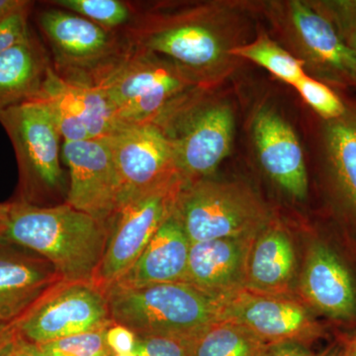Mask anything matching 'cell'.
Masks as SVG:
<instances>
[{"instance_id":"6da1fadb","label":"cell","mask_w":356,"mask_h":356,"mask_svg":"<svg viewBox=\"0 0 356 356\" xmlns=\"http://www.w3.org/2000/svg\"><path fill=\"white\" fill-rule=\"evenodd\" d=\"M134 4V19L122 31L129 43L168 58L201 88H214L238 67L232 51L248 42L241 4Z\"/></svg>"},{"instance_id":"7a4b0ae2","label":"cell","mask_w":356,"mask_h":356,"mask_svg":"<svg viewBox=\"0 0 356 356\" xmlns=\"http://www.w3.org/2000/svg\"><path fill=\"white\" fill-rule=\"evenodd\" d=\"M3 245H17L50 261L67 281H92L109 236V225L67 203L10 202Z\"/></svg>"},{"instance_id":"3957f363","label":"cell","mask_w":356,"mask_h":356,"mask_svg":"<svg viewBox=\"0 0 356 356\" xmlns=\"http://www.w3.org/2000/svg\"><path fill=\"white\" fill-rule=\"evenodd\" d=\"M110 315L137 337H168L188 341L221 320L222 296L188 283H163L106 290Z\"/></svg>"},{"instance_id":"277c9868","label":"cell","mask_w":356,"mask_h":356,"mask_svg":"<svg viewBox=\"0 0 356 356\" xmlns=\"http://www.w3.org/2000/svg\"><path fill=\"white\" fill-rule=\"evenodd\" d=\"M198 88L154 122L172 145L178 172L185 182L210 177L228 158L235 136L229 103Z\"/></svg>"},{"instance_id":"5b68a950","label":"cell","mask_w":356,"mask_h":356,"mask_svg":"<svg viewBox=\"0 0 356 356\" xmlns=\"http://www.w3.org/2000/svg\"><path fill=\"white\" fill-rule=\"evenodd\" d=\"M96 88L123 125L154 123L188 93L204 88L168 58L131 44Z\"/></svg>"},{"instance_id":"8992f818","label":"cell","mask_w":356,"mask_h":356,"mask_svg":"<svg viewBox=\"0 0 356 356\" xmlns=\"http://www.w3.org/2000/svg\"><path fill=\"white\" fill-rule=\"evenodd\" d=\"M173 213L191 243L252 238L274 218L247 184L210 177L185 182Z\"/></svg>"},{"instance_id":"52a82bcc","label":"cell","mask_w":356,"mask_h":356,"mask_svg":"<svg viewBox=\"0 0 356 356\" xmlns=\"http://www.w3.org/2000/svg\"><path fill=\"white\" fill-rule=\"evenodd\" d=\"M0 124L13 143L18 170V202L47 206L65 191L60 135L50 105L41 98L0 111ZM67 199V198H65Z\"/></svg>"},{"instance_id":"ba28073f","label":"cell","mask_w":356,"mask_h":356,"mask_svg":"<svg viewBox=\"0 0 356 356\" xmlns=\"http://www.w3.org/2000/svg\"><path fill=\"white\" fill-rule=\"evenodd\" d=\"M49 6L37 14L36 21L56 74L70 83L97 86L130 46L123 32Z\"/></svg>"},{"instance_id":"9c48e42d","label":"cell","mask_w":356,"mask_h":356,"mask_svg":"<svg viewBox=\"0 0 356 356\" xmlns=\"http://www.w3.org/2000/svg\"><path fill=\"white\" fill-rule=\"evenodd\" d=\"M266 13L305 67L323 81L356 86L355 54L312 1L269 2Z\"/></svg>"},{"instance_id":"30bf717a","label":"cell","mask_w":356,"mask_h":356,"mask_svg":"<svg viewBox=\"0 0 356 356\" xmlns=\"http://www.w3.org/2000/svg\"><path fill=\"white\" fill-rule=\"evenodd\" d=\"M184 184V179H177L120 204L109 222L106 248L92 278L103 291L106 292L137 261L159 227L172 214Z\"/></svg>"},{"instance_id":"8fae6325","label":"cell","mask_w":356,"mask_h":356,"mask_svg":"<svg viewBox=\"0 0 356 356\" xmlns=\"http://www.w3.org/2000/svg\"><path fill=\"white\" fill-rule=\"evenodd\" d=\"M18 336L37 346L113 324L106 292L92 281L62 280L13 321Z\"/></svg>"},{"instance_id":"7c38bea8","label":"cell","mask_w":356,"mask_h":356,"mask_svg":"<svg viewBox=\"0 0 356 356\" xmlns=\"http://www.w3.org/2000/svg\"><path fill=\"white\" fill-rule=\"evenodd\" d=\"M221 320L242 325L267 346L310 348L325 337L322 324L298 295H271L243 288L222 296Z\"/></svg>"},{"instance_id":"4fadbf2b","label":"cell","mask_w":356,"mask_h":356,"mask_svg":"<svg viewBox=\"0 0 356 356\" xmlns=\"http://www.w3.org/2000/svg\"><path fill=\"white\" fill-rule=\"evenodd\" d=\"M107 139L120 184L119 206L142 192L182 179L172 145L154 124L123 125Z\"/></svg>"},{"instance_id":"5bb4252c","label":"cell","mask_w":356,"mask_h":356,"mask_svg":"<svg viewBox=\"0 0 356 356\" xmlns=\"http://www.w3.org/2000/svg\"><path fill=\"white\" fill-rule=\"evenodd\" d=\"M62 156L70 175L65 202L109 225L120 202V184L108 139L64 142Z\"/></svg>"},{"instance_id":"9a60e30c","label":"cell","mask_w":356,"mask_h":356,"mask_svg":"<svg viewBox=\"0 0 356 356\" xmlns=\"http://www.w3.org/2000/svg\"><path fill=\"white\" fill-rule=\"evenodd\" d=\"M39 98L50 105L64 142L108 138L123 126L99 88L65 81L53 67Z\"/></svg>"},{"instance_id":"2e32d148","label":"cell","mask_w":356,"mask_h":356,"mask_svg":"<svg viewBox=\"0 0 356 356\" xmlns=\"http://www.w3.org/2000/svg\"><path fill=\"white\" fill-rule=\"evenodd\" d=\"M252 136L264 173L281 191L295 200H305L309 180L304 152L289 122L277 111L262 107L254 114Z\"/></svg>"},{"instance_id":"e0dca14e","label":"cell","mask_w":356,"mask_h":356,"mask_svg":"<svg viewBox=\"0 0 356 356\" xmlns=\"http://www.w3.org/2000/svg\"><path fill=\"white\" fill-rule=\"evenodd\" d=\"M297 295L313 312L337 321L356 317V285L339 254L322 242L307 250Z\"/></svg>"},{"instance_id":"ac0fdd59","label":"cell","mask_w":356,"mask_h":356,"mask_svg":"<svg viewBox=\"0 0 356 356\" xmlns=\"http://www.w3.org/2000/svg\"><path fill=\"white\" fill-rule=\"evenodd\" d=\"M298 261L289 231L273 218L255 235L248 254L245 289L271 295H297Z\"/></svg>"},{"instance_id":"d6986e66","label":"cell","mask_w":356,"mask_h":356,"mask_svg":"<svg viewBox=\"0 0 356 356\" xmlns=\"http://www.w3.org/2000/svg\"><path fill=\"white\" fill-rule=\"evenodd\" d=\"M254 236L191 243L185 283L218 297L245 288Z\"/></svg>"},{"instance_id":"ffe728a7","label":"cell","mask_w":356,"mask_h":356,"mask_svg":"<svg viewBox=\"0 0 356 356\" xmlns=\"http://www.w3.org/2000/svg\"><path fill=\"white\" fill-rule=\"evenodd\" d=\"M63 280L50 261L34 254L0 247V322L19 318Z\"/></svg>"},{"instance_id":"44dd1931","label":"cell","mask_w":356,"mask_h":356,"mask_svg":"<svg viewBox=\"0 0 356 356\" xmlns=\"http://www.w3.org/2000/svg\"><path fill=\"white\" fill-rule=\"evenodd\" d=\"M191 248V240L172 213L159 227L137 261L112 286L185 283Z\"/></svg>"},{"instance_id":"7402d4cb","label":"cell","mask_w":356,"mask_h":356,"mask_svg":"<svg viewBox=\"0 0 356 356\" xmlns=\"http://www.w3.org/2000/svg\"><path fill=\"white\" fill-rule=\"evenodd\" d=\"M53 67L50 54L31 32L0 55V111L37 99Z\"/></svg>"},{"instance_id":"603a6c76","label":"cell","mask_w":356,"mask_h":356,"mask_svg":"<svg viewBox=\"0 0 356 356\" xmlns=\"http://www.w3.org/2000/svg\"><path fill=\"white\" fill-rule=\"evenodd\" d=\"M324 147L332 181L356 218V109L346 108L343 116L325 121Z\"/></svg>"},{"instance_id":"cb8c5ba5","label":"cell","mask_w":356,"mask_h":356,"mask_svg":"<svg viewBox=\"0 0 356 356\" xmlns=\"http://www.w3.org/2000/svg\"><path fill=\"white\" fill-rule=\"evenodd\" d=\"M185 343L189 356H264L271 348L227 320L212 323Z\"/></svg>"},{"instance_id":"d4e9b609","label":"cell","mask_w":356,"mask_h":356,"mask_svg":"<svg viewBox=\"0 0 356 356\" xmlns=\"http://www.w3.org/2000/svg\"><path fill=\"white\" fill-rule=\"evenodd\" d=\"M232 56L254 63L292 86L307 74L304 63L266 33H259L252 41L236 47L232 51Z\"/></svg>"},{"instance_id":"484cf974","label":"cell","mask_w":356,"mask_h":356,"mask_svg":"<svg viewBox=\"0 0 356 356\" xmlns=\"http://www.w3.org/2000/svg\"><path fill=\"white\" fill-rule=\"evenodd\" d=\"M48 6L83 16L114 31H123L135 16L134 2L122 0H51Z\"/></svg>"},{"instance_id":"4316f807","label":"cell","mask_w":356,"mask_h":356,"mask_svg":"<svg viewBox=\"0 0 356 356\" xmlns=\"http://www.w3.org/2000/svg\"><path fill=\"white\" fill-rule=\"evenodd\" d=\"M107 329L102 327L38 346L44 356H113L105 337Z\"/></svg>"},{"instance_id":"83f0119b","label":"cell","mask_w":356,"mask_h":356,"mask_svg":"<svg viewBox=\"0 0 356 356\" xmlns=\"http://www.w3.org/2000/svg\"><path fill=\"white\" fill-rule=\"evenodd\" d=\"M298 95L314 111L325 119L332 121L346 113V105L327 84L305 74L293 86Z\"/></svg>"},{"instance_id":"f1b7e54d","label":"cell","mask_w":356,"mask_h":356,"mask_svg":"<svg viewBox=\"0 0 356 356\" xmlns=\"http://www.w3.org/2000/svg\"><path fill=\"white\" fill-rule=\"evenodd\" d=\"M33 6L34 2L31 1L27 6L0 20V55L19 43L31 32L29 18Z\"/></svg>"},{"instance_id":"f546056e","label":"cell","mask_w":356,"mask_h":356,"mask_svg":"<svg viewBox=\"0 0 356 356\" xmlns=\"http://www.w3.org/2000/svg\"><path fill=\"white\" fill-rule=\"evenodd\" d=\"M133 353L138 356H189L185 341L168 337H138Z\"/></svg>"},{"instance_id":"4dcf8cb0","label":"cell","mask_w":356,"mask_h":356,"mask_svg":"<svg viewBox=\"0 0 356 356\" xmlns=\"http://www.w3.org/2000/svg\"><path fill=\"white\" fill-rule=\"evenodd\" d=\"M337 27L356 28V0L312 1Z\"/></svg>"},{"instance_id":"1f68e13d","label":"cell","mask_w":356,"mask_h":356,"mask_svg":"<svg viewBox=\"0 0 356 356\" xmlns=\"http://www.w3.org/2000/svg\"><path fill=\"white\" fill-rule=\"evenodd\" d=\"M105 337L107 346L114 355L133 353L138 341L137 334L132 330L116 323L109 325Z\"/></svg>"},{"instance_id":"d6a6232c","label":"cell","mask_w":356,"mask_h":356,"mask_svg":"<svg viewBox=\"0 0 356 356\" xmlns=\"http://www.w3.org/2000/svg\"><path fill=\"white\" fill-rule=\"evenodd\" d=\"M336 350H325L322 353H316L310 348L298 344H281L271 346L264 356H334Z\"/></svg>"},{"instance_id":"836d02e7","label":"cell","mask_w":356,"mask_h":356,"mask_svg":"<svg viewBox=\"0 0 356 356\" xmlns=\"http://www.w3.org/2000/svg\"><path fill=\"white\" fill-rule=\"evenodd\" d=\"M0 356H44L37 344L29 343L16 334Z\"/></svg>"},{"instance_id":"e575fe53","label":"cell","mask_w":356,"mask_h":356,"mask_svg":"<svg viewBox=\"0 0 356 356\" xmlns=\"http://www.w3.org/2000/svg\"><path fill=\"white\" fill-rule=\"evenodd\" d=\"M30 2L28 0H0V20L27 6Z\"/></svg>"},{"instance_id":"d590c367","label":"cell","mask_w":356,"mask_h":356,"mask_svg":"<svg viewBox=\"0 0 356 356\" xmlns=\"http://www.w3.org/2000/svg\"><path fill=\"white\" fill-rule=\"evenodd\" d=\"M15 325L13 322L0 323V355L4 348L11 343V341L16 337Z\"/></svg>"},{"instance_id":"8d00e7d4","label":"cell","mask_w":356,"mask_h":356,"mask_svg":"<svg viewBox=\"0 0 356 356\" xmlns=\"http://www.w3.org/2000/svg\"><path fill=\"white\" fill-rule=\"evenodd\" d=\"M10 203H0V247L3 245V236L6 235L8 224Z\"/></svg>"},{"instance_id":"74e56055","label":"cell","mask_w":356,"mask_h":356,"mask_svg":"<svg viewBox=\"0 0 356 356\" xmlns=\"http://www.w3.org/2000/svg\"><path fill=\"white\" fill-rule=\"evenodd\" d=\"M337 29L343 37L344 42L348 44L356 56V28L337 27Z\"/></svg>"},{"instance_id":"f35d334b","label":"cell","mask_w":356,"mask_h":356,"mask_svg":"<svg viewBox=\"0 0 356 356\" xmlns=\"http://www.w3.org/2000/svg\"><path fill=\"white\" fill-rule=\"evenodd\" d=\"M334 356H356V334L346 339Z\"/></svg>"},{"instance_id":"ab89813d","label":"cell","mask_w":356,"mask_h":356,"mask_svg":"<svg viewBox=\"0 0 356 356\" xmlns=\"http://www.w3.org/2000/svg\"><path fill=\"white\" fill-rule=\"evenodd\" d=\"M113 356H138V355H136V353H127V355H113Z\"/></svg>"},{"instance_id":"60d3db41","label":"cell","mask_w":356,"mask_h":356,"mask_svg":"<svg viewBox=\"0 0 356 356\" xmlns=\"http://www.w3.org/2000/svg\"><path fill=\"white\" fill-rule=\"evenodd\" d=\"M0 323H4V322H0ZM7 323H8V322H7Z\"/></svg>"}]
</instances>
